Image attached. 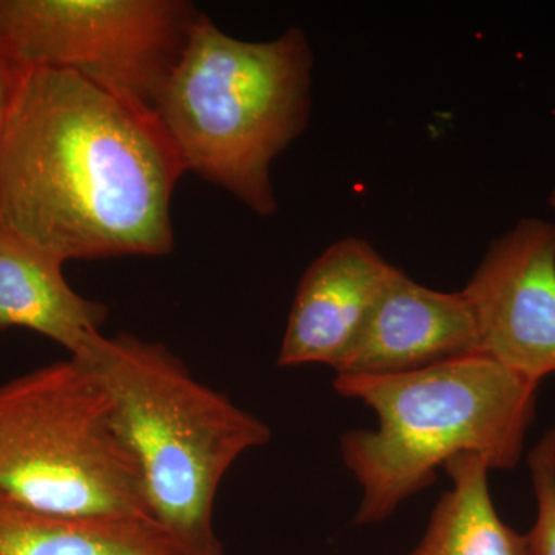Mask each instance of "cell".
Masks as SVG:
<instances>
[{
	"label": "cell",
	"instance_id": "5bb4252c",
	"mask_svg": "<svg viewBox=\"0 0 555 555\" xmlns=\"http://www.w3.org/2000/svg\"><path fill=\"white\" fill-rule=\"evenodd\" d=\"M21 73L11 67L9 60L0 47V138L5 129L7 119H9L11 104H13L14 93H16L17 80Z\"/></svg>",
	"mask_w": 555,
	"mask_h": 555
},
{
	"label": "cell",
	"instance_id": "7c38bea8",
	"mask_svg": "<svg viewBox=\"0 0 555 555\" xmlns=\"http://www.w3.org/2000/svg\"><path fill=\"white\" fill-rule=\"evenodd\" d=\"M451 491L441 495L422 543L411 555H531L520 535L496 514L488 462L477 454L449 460Z\"/></svg>",
	"mask_w": 555,
	"mask_h": 555
},
{
	"label": "cell",
	"instance_id": "7a4b0ae2",
	"mask_svg": "<svg viewBox=\"0 0 555 555\" xmlns=\"http://www.w3.org/2000/svg\"><path fill=\"white\" fill-rule=\"evenodd\" d=\"M69 358L104 389L150 516L196 555H224L214 525L219 486L241 455L269 443V426L160 343L100 334Z\"/></svg>",
	"mask_w": 555,
	"mask_h": 555
},
{
	"label": "cell",
	"instance_id": "52a82bcc",
	"mask_svg": "<svg viewBox=\"0 0 555 555\" xmlns=\"http://www.w3.org/2000/svg\"><path fill=\"white\" fill-rule=\"evenodd\" d=\"M480 353L540 383L555 372V224L524 218L462 291Z\"/></svg>",
	"mask_w": 555,
	"mask_h": 555
},
{
	"label": "cell",
	"instance_id": "30bf717a",
	"mask_svg": "<svg viewBox=\"0 0 555 555\" xmlns=\"http://www.w3.org/2000/svg\"><path fill=\"white\" fill-rule=\"evenodd\" d=\"M64 264L0 229V328L38 332L76 357L101 334L108 309L73 291Z\"/></svg>",
	"mask_w": 555,
	"mask_h": 555
},
{
	"label": "cell",
	"instance_id": "8992f818",
	"mask_svg": "<svg viewBox=\"0 0 555 555\" xmlns=\"http://www.w3.org/2000/svg\"><path fill=\"white\" fill-rule=\"evenodd\" d=\"M201 11L185 0H0L17 73L65 69L153 112Z\"/></svg>",
	"mask_w": 555,
	"mask_h": 555
},
{
	"label": "cell",
	"instance_id": "9c48e42d",
	"mask_svg": "<svg viewBox=\"0 0 555 555\" xmlns=\"http://www.w3.org/2000/svg\"><path fill=\"white\" fill-rule=\"evenodd\" d=\"M480 353L476 323L460 292L422 286L393 268L337 375H397Z\"/></svg>",
	"mask_w": 555,
	"mask_h": 555
},
{
	"label": "cell",
	"instance_id": "4fadbf2b",
	"mask_svg": "<svg viewBox=\"0 0 555 555\" xmlns=\"http://www.w3.org/2000/svg\"><path fill=\"white\" fill-rule=\"evenodd\" d=\"M537 499V520L528 540L531 555H555V427L528 456Z\"/></svg>",
	"mask_w": 555,
	"mask_h": 555
},
{
	"label": "cell",
	"instance_id": "5b68a950",
	"mask_svg": "<svg viewBox=\"0 0 555 555\" xmlns=\"http://www.w3.org/2000/svg\"><path fill=\"white\" fill-rule=\"evenodd\" d=\"M0 496L60 517H152L98 379L75 358L0 386Z\"/></svg>",
	"mask_w": 555,
	"mask_h": 555
},
{
	"label": "cell",
	"instance_id": "ba28073f",
	"mask_svg": "<svg viewBox=\"0 0 555 555\" xmlns=\"http://www.w3.org/2000/svg\"><path fill=\"white\" fill-rule=\"evenodd\" d=\"M393 266L364 240H339L299 281L278 364L337 369L366 326Z\"/></svg>",
	"mask_w": 555,
	"mask_h": 555
},
{
	"label": "cell",
	"instance_id": "6da1fadb",
	"mask_svg": "<svg viewBox=\"0 0 555 555\" xmlns=\"http://www.w3.org/2000/svg\"><path fill=\"white\" fill-rule=\"evenodd\" d=\"M184 173L155 113L76 73L28 69L0 138V229L64 262L164 257Z\"/></svg>",
	"mask_w": 555,
	"mask_h": 555
},
{
	"label": "cell",
	"instance_id": "277c9868",
	"mask_svg": "<svg viewBox=\"0 0 555 555\" xmlns=\"http://www.w3.org/2000/svg\"><path fill=\"white\" fill-rule=\"evenodd\" d=\"M312 68V49L299 28L247 42L203 13L153 113L185 171L259 217H272L278 203L270 169L308 129Z\"/></svg>",
	"mask_w": 555,
	"mask_h": 555
},
{
	"label": "cell",
	"instance_id": "9a60e30c",
	"mask_svg": "<svg viewBox=\"0 0 555 555\" xmlns=\"http://www.w3.org/2000/svg\"><path fill=\"white\" fill-rule=\"evenodd\" d=\"M550 206L555 211V189L553 190V192H551L550 195Z\"/></svg>",
	"mask_w": 555,
	"mask_h": 555
},
{
	"label": "cell",
	"instance_id": "8fae6325",
	"mask_svg": "<svg viewBox=\"0 0 555 555\" xmlns=\"http://www.w3.org/2000/svg\"><path fill=\"white\" fill-rule=\"evenodd\" d=\"M0 555H196L152 517H60L0 496Z\"/></svg>",
	"mask_w": 555,
	"mask_h": 555
},
{
	"label": "cell",
	"instance_id": "3957f363",
	"mask_svg": "<svg viewBox=\"0 0 555 555\" xmlns=\"http://www.w3.org/2000/svg\"><path fill=\"white\" fill-rule=\"evenodd\" d=\"M335 389L378 416L375 430H350L343 459L363 488L356 524L385 520L436 481L462 454L491 469H513L535 418L540 383L483 353L397 375H337Z\"/></svg>",
	"mask_w": 555,
	"mask_h": 555
}]
</instances>
